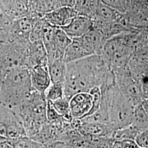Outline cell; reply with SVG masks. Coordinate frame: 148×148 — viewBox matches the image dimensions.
Segmentation results:
<instances>
[{
    "mask_svg": "<svg viewBox=\"0 0 148 148\" xmlns=\"http://www.w3.org/2000/svg\"><path fill=\"white\" fill-rule=\"evenodd\" d=\"M66 68L64 97L68 101L75 94L89 92L95 86L101 89L115 84L114 72L99 54L67 64Z\"/></svg>",
    "mask_w": 148,
    "mask_h": 148,
    "instance_id": "obj_1",
    "label": "cell"
},
{
    "mask_svg": "<svg viewBox=\"0 0 148 148\" xmlns=\"http://www.w3.org/2000/svg\"><path fill=\"white\" fill-rule=\"evenodd\" d=\"M33 90L29 69L25 66L17 67L5 75L0 90V101L13 110L27 99Z\"/></svg>",
    "mask_w": 148,
    "mask_h": 148,
    "instance_id": "obj_2",
    "label": "cell"
},
{
    "mask_svg": "<svg viewBox=\"0 0 148 148\" xmlns=\"http://www.w3.org/2000/svg\"><path fill=\"white\" fill-rule=\"evenodd\" d=\"M47 103L45 95L33 90L27 99L14 109L27 137H32L47 122Z\"/></svg>",
    "mask_w": 148,
    "mask_h": 148,
    "instance_id": "obj_3",
    "label": "cell"
},
{
    "mask_svg": "<svg viewBox=\"0 0 148 148\" xmlns=\"http://www.w3.org/2000/svg\"><path fill=\"white\" fill-rule=\"evenodd\" d=\"M136 32H126L106 41L99 55L112 70L129 63L135 53L133 39Z\"/></svg>",
    "mask_w": 148,
    "mask_h": 148,
    "instance_id": "obj_4",
    "label": "cell"
},
{
    "mask_svg": "<svg viewBox=\"0 0 148 148\" xmlns=\"http://www.w3.org/2000/svg\"><path fill=\"white\" fill-rule=\"evenodd\" d=\"M101 90V98L105 99L108 106L111 127L117 130L130 125L136 106L127 100L115 84Z\"/></svg>",
    "mask_w": 148,
    "mask_h": 148,
    "instance_id": "obj_5",
    "label": "cell"
},
{
    "mask_svg": "<svg viewBox=\"0 0 148 148\" xmlns=\"http://www.w3.org/2000/svg\"><path fill=\"white\" fill-rule=\"evenodd\" d=\"M115 84L123 96L134 106L140 104L144 99L142 86L129 65L112 70Z\"/></svg>",
    "mask_w": 148,
    "mask_h": 148,
    "instance_id": "obj_6",
    "label": "cell"
},
{
    "mask_svg": "<svg viewBox=\"0 0 148 148\" xmlns=\"http://www.w3.org/2000/svg\"><path fill=\"white\" fill-rule=\"evenodd\" d=\"M72 39L63 30L57 27L52 40L45 45L48 55V60L63 59L64 54Z\"/></svg>",
    "mask_w": 148,
    "mask_h": 148,
    "instance_id": "obj_7",
    "label": "cell"
},
{
    "mask_svg": "<svg viewBox=\"0 0 148 148\" xmlns=\"http://www.w3.org/2000/svg\"><path fill=\"white\" fill-rule=\"evenodd\" d=\"M92 106V97L89 92H79L69 100L71 115L73 119H82L87 116Z\"/></svg>",
    "mask_w": 148,
    "mask_h": 148,
    "instance_id": "obj_8",
    "label": "cell"
},
{
    "mask_svg": "<svg viewBox=\"0 0 148 148\" xmlns=\"http://www.w3.org/2000/svg\"><path fill=\"white\" fill-rule=\"evenodd\" d=\"M31 0H0L3 10L11 20L30 16Z\"/></svg>",
    "mask_w": 148,
    "mask_h": 148,
    "instance_id": "obj_9",
    "label": "cell"
},
{
    "mask_svg": "<svg viewBox=\"0 0 148 148\" xmlns=\"http://www.w3.org/2000/svg\"><path fill=\"white\" fill-rule=\"evenodd\" d=\"M77 15L74 7L65 6L50 11L43 17L51 25L61 28L67 25Z\"/></svg>",
    "mask_w": 148,
    "mask_h": 148,
    "instance_id": "obj_10",
    "label": "cell"
},
{
    "mask_svg": "<svg viewBox=\"0 0 148 148\" xmlns=\"http://www.w3.org/2000/svg\"><path fill=\"white\" fill-rule=\"evenodd\" d=\"M93 27V21L84 16L77 15L67 25L61 27L70 38L81 37Z\"/></svg>",
    "mask_w": 148,
    "mask_h": 148,
    "instance_id": "obj_11",
    "label": "cell"
},
{
    "mask_svg": "<svg viewBox=\"0 0 148 148\" xmlns=\"http://www.w3.org/2000/svg\"><path fill=\"white\" fill-rule=\"evenodd\" d=\"M48 55L42 41L30 42L27 60V68L32 69L38 66H47Z\"/></svg>",
    "mask_w": 148,
    "mask_h": 148,
    "instance_id": "obj_12",
    "label": "cell"
},
{
    "mask_svg": "<svg viewBox=\"0 0 148 148\" xmlns=\"http://www.w3.org/2000/svg\"><path fill=\"white\" fill-rule=\"evenodd\" d=\"M123 13H121L99 1L95 16L92 19L93 27H97L104 25L121 21Z\"/></svg>",
    "mask_w": 148,
    "mask_h": 148,
    "instance_id": "obj_13",
    "label": "cell"
},
{
    "mask_svg": "<svg viewBox=\"0 0 148 148\" xmlns=\"http://www.w3.org/2000/svg\"><path fill=\"white\" fill-rule=\"evenodd\" d=\"M86 49L91 54H99L107 40L99 30L92 27L84 35L79 37Z\"/></svg>",
    "mask_w": 148,
    "mask_h": 148,
    "instance_id": "obj_14",
    "label": "cell"
},
{
    "mask_svg": "<svg viewBox=\"0 0 148 148\" xmlns=\"http://www.w3.org/2000/svg\"><path fill=\"white\" fill-rule=\"evenodd\" d=\"M29 70L33 90L45 95L46 90L52 84L47 66H38Z\"/></svg>",
    "mask_w": 148,
    "mask_h": 148,
    "instance_id": "obj_15",
    "label": "cell"
},
{
    "mask_svg": "<svg viewBox=\"0 0 148 148\" xmlns=\"http://www.w3.org/2000/svg\"><path fill=\"white\" fill-rule=\"evenodd\" d=\"M79 127L78 132L84 136H92L111 138L115 130L109 125L93 122L84 121Z\"/></svg>",
    "mask_w": 148,
    "mask_h": 148,
    "instance_id": "obj_16",
    "label": "cell"
},
{
    "mask_svg": "<svg viewBox=\"0 0 148 148\" xmlns=\"http://www.w3.org/2000/svg\"><path fill=\"white\" fill-rule=\"evenodd\" d=\"M91 56L86 49L79 38L72 39L64 54V61L66 64Z\"/></svg>",
    "mask_w": 148,
    "mask_h": 148,
    "instance_id": "obj_17",
    "label": "cell"
},
{
    "mask_svg": "<svg viewBox=\"0 0 148 148\" xmlns=\"http://www.w3.org/2000/svg\"><path fill=\"white\" fill-rule=\"evenodd\" d=\"M66 65L63 59L48 61V71L52 84H63L66 74Z\"/></svg>",
    "mask_w": 148,
    "mask_h": 148,
    "instance_id": "obj_18",
    "label": "cell"
},
{
    "mask_svg": "<svg viewBox=\"0 0 148 148\" xmlns=\"http://www.w3.org/2000/svg\"><path fill=\"white\" fill-rule=\"evenodd\" d=\"M99 0H76L74 8L78 15L89 18L92 20L95 16Z\"/></svg>",
    "mask_w": 148,
    "mask_h": 148,
    "instance_id": "obj_19",
    "label": "cell"
},
{
    "mask_svg": "<svg viewBox=\"0 0 148 148\" xmlns=\"http://www.w3.org/2000/svg\"><path fill=\"white\" fill-rule=\"evenodd\" d=\"M131 125L139 133L148 129V116L140 104L134 108Z\"/></svg>",
    "mask_w": 148,
    "mask_h": 148,
    "instance_id": "obj_20",
    "label": "cell"
},
{
    "mask_svg": "<svg viewBox=\"0 0 148 148\" xmlns=\"http://www.w3.org/2000/svg\"><path fill=\"white\" fill-rule=\"evenodd\" d=\"M51 102L55 110L63 117L64 120L68 123H70L73 118L70 110L69 101L64 97L62 98Z\"/></svg>",
    "mask_w": 148,
    "mask_h": 148,
    "instance_id": "obj_21",
    "label": "cell"
},
{
    "mask_svg": "<svg viewBox=\"0 0 148 148\" xmlns=\"http://www.w3.org/2000/svg\"><path fill=\"white\" fill-rule=\"evenodd\" d=\"M48 24V23L44 17L36 18L29 36L30 42L42 41L43 33Z\"/></svg>",
    "mask_w": 148,
    "mask_h": 148,
    "instance_id": "obj_22",
    "label": "cell"
},
{
    "mask_svg": "<svg viewBox=\"0 0 148 148\" xmlns=\"http://www.w3.org/2000/svg\"><path fill=\"white\" fill-rule=\"evenodd\" d=\"M139 133H140L130 125L126 127L115 130L112 134L111 139L114 140L123 139H131L134 140Z\"/></svg>",
    "mask_w": 148,
    "mask_h": 148,
    "instance_id": "obj_23",
    "label": "cell"
},
{
    "mask_svg": "<svg viewBox=\"0 0 148 148\" xmlns=\"http://www.w3.org/2000/svg\"><path fill=\"white\" fill-rule=\"evenodd\" d=\"M101 3L121 13H126L131 10L132 0H99Z\"/></svg>",
    "mask_w": 148,
    "mask_h": 148,
    "instance_id": "obj_24",
    "label": "cell"
},
{
    "mask_svg": "<svg viewBox=\"0 0 148 148\" xmlns=\"http://www.w3.org/2000/svg\"><path fill=\"white\" fill-rule=\"evenodd\" d=\"M41 3L46 14L62 7H74L76 0H41Z\"/></svg>",
    "mask_w": 148,
    "mask_h": 148,
    "instance_id": "obj_25",
    "label": "cell"
},
{
    "mask_svg": "<svg viewBox=\"0 0 148 148\" xmlns=\"http://www.w3.org/2000/svg\"><path fill=\"white\" fill-rule=\"evenodd\" d=\"M63 84H51L45 93L47 101H53L64 97Z\"/></svg>",
    "mask_w": 148,
    "mask_h": 148,
    "instance_id": "obj_26",
    "label": "cell"
},
{
    "mask_svg": "<svg viewBox=\"0 0 148 148\" xmlns=\"http://www.w3.org/2000/svg\"><path fill=\"white\" fill-rule=\"evenodd\" d=\"M89 93L92 97V106L87 116L93 114L99 109L101 101V92L99 87H93L89 91Z\"/></svg>",
    "mask_w": 148,
    "mask_h": 148,
    "instance_id": "obj_27",
    "label": "cell"
},
{
    "mask_svg": "<svg viewBox=\"0 0 148 148\" xmlns=\"http://www.w3.org/2000/svg\"><path fill=\"white\" fill-rule=\"evenodd\" d=\"M46 117L48 123L58 121L63 119V117L55 110L51 101H47L46 110Z\"/></svg>",
    "mask_w": 148,
    "mask_h": 148,
    "instance_id": "obj_28",
    "label": "cell"
},
{
    "mask_svg": "<svg viewBox=\"0 0 148 148\" xmlns=\"http://www.w3.org/2000/svg\"><path fill=\"white\" fill-rule=\"evenodd\" d=\"M111 148H140L134 140L123 139L114 140Z\"/></svg>",
    "mask_w": 148,
    "mask_h": 148,
    "instance_id": "obj_29",
    "label": "cell"
},
{
    "mask_svg": "<svg viewBox=\"0 0 148 148\" xmlns=\"http://www.w3.org/2000/svg\"><path fill=\"white\" fill-rule=\"evenodd\" d=\"M134 141L140 148H148V129L139 133Z\"/></svg>",
    "mask_w": 148,
    "mask_h": 148,
    "instance_id": "obj_30",
    "label": "cell"
},
{
    "mask_svg": "<svg viewBox=\"0 0 148 148\" xmlns=\"http://www.w3.org/2000/svg\"><path fill=\"white\" fill-rule=\"evenodd\" d=\"M148 7V0H132V8L131 11L140 12Z\"/></svg>",
    "mask_w": 148,
    "mask_h": 148,
    "instance_id": "obj_31",
    "label": "cell"
},
{
    "mask_svg": "<svg viewBox=\"0 0 148 148\" xmlns=\"http://www.w3.org/2000/svg\"><path fill=\"white\" fill-rule=\"evenodd\" d=\"M12 21H13L6 15L0 3V29L8 27L10 25Z\"/></svg>",
    "mask_w": 148,
    "mask_h": 148,
    "instance_id": "obj_32",
    "label": "cell"
},
{
    "mask_svg": "<svg viewBox=\"0 0 148 148\" xmlns=\"http://www.w3.org/2000/svg\"><path fill=\"white\" fill-rule=\"evenodd\" d=\"M140 104L145 114L148 116V98H144L141 101Z\"/></svg>",
    "mask_w": 148,
    "mask_h": 148,
    "instance_id": "obj_33",
    "label": "cell"
},
{
    "mask_svg": "<svg viewBox=\"0 0 148 148\" xmlns=\"http://www.w3.org/2000/svg\"><path fill=\"white\" fill-rule=\"evenodd\" d=\"M5 75L1 69H0V90L3 84V80L5 77Z\"/></svg>",
    "mask_w": 148,
    "mask_h": 148,
    "instance_id": "obj_34",
    "label": "cell"
}]
</instances>
